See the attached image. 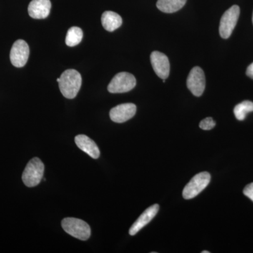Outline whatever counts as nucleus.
I'll return each instance as SVG.
<instances>
[{
	"label": "nucleus",
	"mask_w": 253,
	"mask_h": 253,
	"mask_svg": "<svg viewBox=\"0 0 253 253\" xmlns=\"http://www.w3.org/2000/svg\"><path fill=\"white\" fill-rule=\"evenodd\" d=\"M216 123L212 118H206L200 123L199 126L204 130H211L214 127Z\"/></svg>",
	"instance_id": "obj_18"
},
{
	"label": "nucleus",
	"mask_w": 253,
	"mask_h": 253,
	"mask_svg": "<svg viewBox=\"0 0 253 253\" xmlns=\"http://www.w3.org/2000/svg\"><path fill=\"white\" fill-rule=\"evenodd\" d=\"M151 62L155 73L161 79H167L169 74V62L168 56L160 51L151 54Z\"/></svg>",
	"instance_id": "obj_10"
},
{
	"label": "nucleus",
	"mask_w": 253,
	"mask_h": 253,
	"mask_svg": "<svg viewBox=\"0 0 253 253\" xmlns=\"http://www.w3.org/2000/svg\"><path fill=\"white\" fill-rule=\"evenodd\" d=\"M253 102L250 101H244L236 105L234 109V115L236 119L240 121H244L248 113L253 112Z\"/></svg>",
	"instance_id": "obj_17"
},
{
	"label": "nucleus",
	"mask_w": 253,
	"mask_h": 253,
	"mask_svg": "<svg viewBox=\"0 0 253 253\" xmlns=\"http://www.w3.org/2000/svg\"></svg>",
	"instance_id": "obj_22"
},
{
	"label": "nucleus",
	"mask_w": 253,
	"mask_h": 253,
	"mask_svg": "<svg viewBox=\"0 0 253 253\" xmlns=\"http://www.w3.org/2000/svg\"><path fill=\"white\" fill-rule=\"evenodd\" d=\"M202 253H210L209 251H203Z\"/></svg>",
	"instance_id": "obj_21"
},
{
	"label": "nucleus",
	"mask_w": 253,
	"mask_h": 253,
	"mask_svg": "<svg viewBox=\"0 0 253 253\" xmlns=\"http://www.w3.org/2000/svg\"><path fill=\"white\" fill-rule=\"evenodd\" d=\"M60 91L64 97L74 99L82 85V76L77 71L68 69L61 74L59 82Z\"/></svg>",
	"instance_id": "obj_1"
},
{
	"label": "nucleus",
	"mask_w": 253,
	"mask_h": 253,
	"mask_svg": "<svg viewBox=\"0 0 253 253\" xmlns=\"http://www.w3.org/2000/svg\"><path fill=\"white\" fill-rule=\"evenodd\" d=\"M51 7L50 0H32L28 6V14L35 19H43L49 16Z\"/></svg>",
	"instance_id": "obj_12"
},
{
	"label": "nucleus",
	"mask_w": 253,
	"mask_h": 253,
	"mask_svg": "<svg viewBox=\"0 0 253 253\" xmlns=\"http://www.w3.org/2000/svg\"><path fill=\"white\" fill-rule=\"evenodd\" d=\"M103 27L107 31L113 32L121 27L123 23L121 16L113 11H105L101 16Z\"/></svg>",
	"instance_id": "obj_14"
},
{
	"label": "nucleus",
	"mask_w": 253,
	"mask_h": 253,
	"mask_svg": "<svg viewBox=\"0 0 253 253\" xmlns=\"http://www.w3.org/2000/svg\"><path fill=\"white\" fill-rule=\"evenodd\" d=\"M136 106L127 103L118 105L110 111V118L115 123H123L129 121L136 114Z\"/></svg>",
	"instance_id": "obj_9"
},
{
	"label": "nucleus",
	"mask_w": 253,
	"mask_h": 253,
	"mask_svg": "<svg viewBox=\"0 0 253 253\" xmlns=\"http://www.w3.org/2000/svg\"><path fill=\"white\" fill-rule=\"evenodd\" d=\"M244 194L247 196L253 202V182L251 183L245 187L244 189Z\"/></svg>",
	"instance_id": "obj_19"
},
{
	"label": "nucleus",
	"mask_w": 253,
	"mask_h": 253,
	"mask_svg": "<svg viewBox=\"0 0 253 253\" xmlns=\"http://www.w3.org/2000/svg\"><path fill=\"white\" fill-rule=\"evenodd\" d=\"M246 75L249 78H251V79H253V63H251L249 67H248L247 71H246Z\"/></svg>",
	"instance_id": "obj_20"
},
{
	"label": "nucleus",
	"mask_w": 253,
	"mask_h": 253,
	"mask_svg": "<svg viewBox=\"0 0 253 253\" xmlns=\"http://www.w3.org/2000/svg\"><path fill=\"white\" fill-rule=\"evenodd\" d=\"M29 46L26 41L18 40L13 44L10 52V60L13 66L22 68L27 63L29 57Z\"/></svg>",
	"instance_id": "obj_7"
},
{
	"label": "nucleus",
	"mask_w": 253,
	"mask_h": 253,
	"mask_svg": "<svg viewBox=\"0 0 253 253\" xmlns=\"http://www.w3.org/2000/svg\"><path fill=\"white\" fill-rule=\"evenodd\" d=\"M239 15L240 8L237 5H234L224 12L219 24V34L221 38L227 39L231 36L239 20Z\"/></svg>",
	"instance_id": "obj_6"
},
{
	"label": "nucleus",
	"mask_w": 253,
	"mask_h": 253,
	"mask_svg": "<svg viewBox=\"0 0 253 253\" xmlns=\"http://www.w3.org/2000/svg\"><path fill=\"white\" fill-rule=\"evenodd\" d=\"M136 83L135 78L131 73H118L109 83L108 90L113 94L127 92L134 89Z\"/></svg>",
	"instance_id": "obj_5"
},
{
	"label": "nucleus",
	"mask_w": 253,
	"mask_h": 253,
	"mask_svg": "<svg viewBox=\"0 0 253 253\" xmlns=\"http://www.w3.org/2000/svg\"><path fill=\"white\" fill-rule=\"evenodd\" d=\"M44 166L38 158L31 159L22 174V180L28 187H34L41 183L44 176Z\"/></svg>",
	"instance_id": "obj_3"
},
{
	"label": "nucleus",
	"mask_w": 253,
	"mask_h": 253,
	"mask_svg": "<svg viewBox=\"0 0 253 253\" xmlns=\"http://www.w3.org/2000/svg\"><path fill=\"white\" fill-rule=\"evenodd\" d=\"M188 89L196 96L204 94L206 88V77L204 71L199 66L191 69L186 81Z\"/></svg>",
	"instance_id": "obj_8"
},
{
	"label": "nucleus",
	"mask_w": 253,
	"mask_h": 253,
	"mask_svg": "<svg viewBox=\"0 0 253 253\" xmlns=\"http://www.w3.org/2000/svg\"><path fill=\"white\" fill-rule=\"evenodd\" d=\"M211 179V174L207 172H200L195 175L183 190L184 199H192L197 196L207 187Z\"/></svg>",
	"instance_id": "obj_4"
},
{
	"label": "nucleus",
	"mask_w": 253,
	"mask_h": 253,
	"mask_svg": "<svg viewBox=\"0 0 253 253\" xmlns=\"http://www.w3.org/2000/svg\"><path fill=\"white\" fill-rule=\"evenodd\" d=\"M186 0H158V9L165 13H174L185 5Z\"/></svg>",
	"instance_id": "obj_15"
},
{
	"label": "nucleus",
	"mask_w": 253,
	"mask_h": 253,
	"mask_svg": "<svg viewBox=\"0 0 253 253\" xmlns=\"http://www.w3.org/2000/svg\"><path fill=\"white\" fill-rule=\"evenodd\" d=\"M158 211H159V206L158 204L153 205L147 208L131 226L129 231V234L131 236L136 235L141 229L147 225L150 221L154 219L155 216L157 214Z\"/></svg>",
	"instance_id": "obj_11"
},
{
	"label": "nucleus",
	"mask_w": 253,
	"mask_h": 253,
	"mask_svg": "<svg viewBox=\"0 0 253 253\" xmlns=\"http://www.w3.org/2000/svg\"><path fill=\"white\" fill-rule=\"evenodd\" d=\"M83 38V32L81 28L72 27L68 30L66 38V44L68 46H75L81 42Z\"/></svg>",
	"instance_id": "obj_16"
},
{
	"label": "nucleus",
	"mask_w": 253,
	"mask_h": 253,
	"mask_svg": "<svg viewBox=\"0 0 253 253\" xmlns=\"http://www.w3.org/2000/svg\"><path fill=\"white\" fill-rule=\"evenodd\" d=\"M75 142L82 151L94 159H97L100 156V151L97 145L92 139L84 134H79L75 138Z\"/></svg>",
	"instance_id": "obj_13"
},
{
	"label": "nucleus",
	"mask_w": 253,
	"mask_h": 253,
	"mask_svg": "<svg viewBox=\"0 0 253 253\" xmlns=\"http://www.w3.org/2000/svg\"><path fill=\"white\" fill-rule=\"evenodd\" d=\"M61 226L67 234L81 241H86L90 237V226L82 219L74 217L65 218L61 221Z\"/></svg>",
	"instance_id": "obj_2"
}]
</instances>
